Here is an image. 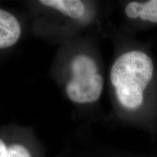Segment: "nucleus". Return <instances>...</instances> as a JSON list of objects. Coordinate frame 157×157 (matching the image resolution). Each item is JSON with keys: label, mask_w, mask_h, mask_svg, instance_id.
Masks as SVG:
<instances>
[{"label": "nucleus", "mask_w": 157, "mask_h": 157, "mask_svg": "<svg viewBox=\"0 0 157 157\" xmlns=\"http://www.w3.org/2000/svg\"><path fill=\"white\" fill-rule=\"evenodd\" d=\"M21 35L22 25L19 20L10 12L0 8V49L14 46Z\"/></svg>", "instance_id": "nucleus-3"}, {"label": "nucleus", "mask_w": 157, "mask_h": 157, "mask_svg": "<svg viewBox=\"0 0 157 157\" xmlns=\"http://www.w3.org/2000/svg\"><path fill=\"white\" fill-rule=\"evenodd\" d=\"M154 64L146 53L132 50L121 55L113 63L110 80L119 103L135 110L143 101V91L151 80Z\"/></svg>", "instance_id": "nucleus-1"}, {"label": "nucleus", "mask_w": 157, "mask_h": 157, "mask_svg": "<svg viewBox=\"0 0 157 157\" xmlns=\"http://www.w3.org/2000/svg\"><path fill=\"white\" fill-rule=\"evenodd\" d=\"M64 91L68 99L78 105L93 103L101 97L103 77L96 60L85 52H78L68 63Z\"/></svg>", "instance_id": "nucleus-2"}, {"label": "nucleus", "mask_w": 157, "mask_h": 157, "mask_svg": "<svg viewBox=\"0 0 157 157\" xmlns=\"http://www.w3.org/2000/svg\"><path fill=\"white\" fill-rule=\"evenodd\" d=\"M125 13L131 19L140 17L143 21L157 23V0L129 2L125 7Z\"/></svg>", "instance_id": "nucleus-5"}, {"label": "nucleus", "mask_w": 157, "mask_h": 157, "mask_svg": "<svg viewBox=\"0 0 157 157\" xmlns=\"http://www.w3.org/2000/svg\"><path fill=\"white\" fill-rule=\"evenodd\" d=\"M7 157H31L26 147L19 143H14L7 147Z\"/></svg>", "instance_id": "nucleus-6"}, {"label": "nucleus", "mask_w": 157, "mask_h": 157, "mask_svg": "<svg viewBox=\"0 0 157 157\" xmlns=\"http://www.w3.org/2000/svg\"><path fill=\"white\" fill-rule=\"evenodd\" d=\"M39 3L75 21L81 20L87 13L85 3L79 0H42Z\"/></svg>", "instance_id": "nucleus-4"}, {"label": "nucleus", "mask_w": 157, "mask_h": 157, "mask_svg": "<svg viewBox=\"0 0 157 157\" xmlns=\"http://www.w3.org/2000/svg\"><path fill=\"white\" fill-rule=\"evenodd\" d=\"M7 147L6 146L5 142L0 139V157H7Z\"/></svg>", "instance_id": "nucleus-7"}]
</instances>
